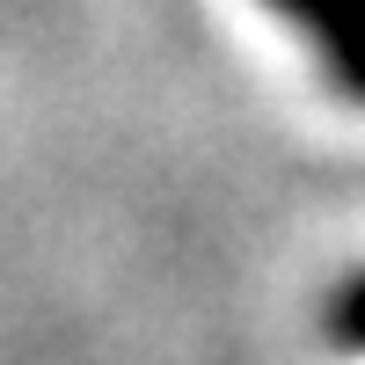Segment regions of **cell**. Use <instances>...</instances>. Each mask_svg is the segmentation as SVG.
Instances as JSON below:
<instances>
[{"instance_id": "7a4b0ae2", "label": "cell", "mask_w": 365, "mask_h": 365, "mask_svg": "<svg viewBox=\"0 0 365 365\" xmlns=\"http://www.w3.org/2000/svg\"><path fill=\"white\" fill-rule=\"evenodd\" d=\"M336 322H344V336H365V285L344 299V314H336Z\"/></svg>"}, {"instance_id": "6da1fadb", "label": "cell", "mask_w": 365, "mask_h": 365, "mask_svg": "<svg viewBox=\"0 0 365 365\" xmlns=\"http://www.w3.org/2000/svg\"><path fill=\"white\" fill-rule=\"evenodd\" d=\"M270 8H285L292 22H307L322 51L336 58V73L365 96V0H270Z\"/></svg>"}]
</instances>
